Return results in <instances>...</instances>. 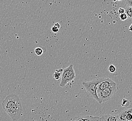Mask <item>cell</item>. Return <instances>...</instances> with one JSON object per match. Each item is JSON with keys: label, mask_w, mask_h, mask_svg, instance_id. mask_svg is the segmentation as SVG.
I'll list each match as a JSON object with an SVG mask.
<instances>
[{"label": "cell", "mask_w": 132, "mask_h": 121, "mask_svg": "<svg viewBox=\"0 0 132 121\" xmlns=\"http://www.w3.org/2000/svg\"><path fill=\"white\" fill-rule=\"evenodd\" d=\"M3 108L13 121H16L23 114V107L20 99L15 94L7 96L3 100Z\"/></svg>", "instance_id": "obj_1"}, {"label": "cell", "mask_w": 132, "mask_h": 121, "mask_svg": "<svg viewBox=\"0 0 132 121\" xmlns=\"http://www.w3.org/2000/svg\"><path fill=\"white\" fill-rule=\"evenodd\" d=\"M106 79V77L97 78L92 80V81L82 82V83L89 96L95 99L100 104L102 103L97 94V87L99 83H101L103 81H104Z\"/></svg>", "instance_id": "obj_2"}, {"label": "cell", "mask_w": 132, "mask_h": 121, "mask_svg": "<svg viewBox=\"0 0 132 121\" xmlns=\"http://www.w3.org/2000/svg\"><path fill=\"white\" fill-rule=\"evenodd\" d=\"M73 67V65L71 64L64 69L61 76V83L60 84V86L61 87H65L69 83L73 81L76 77V74Z\"/></svg>", "instance_id": "obj_3"}, {"label": "cell", "mask_w": 132, "mask_h": 121, "mask_svg": "<svg viewBox=\"0 0 132 121\" xmlns=\"http://www.w3.org/2000/svg\"><path fill=\"white\" fill-rule=\"evenodd\" d=\"M117 90L116 85L106 88L98 92L97 94L102 103L106 102L112 98Z\"/></svg>", "instance_id": "obj_4"}, {"label": "cell", "mask_w": 132, "mask_h": 121, "mask_svg": "<svg viewBox=\"0 0 132 121\" xmlns=\"http://www.w3.org/2000/svg\"><path fill=\"white\" fill-rule=\"evenodd\" d=\"M115 85H116V83L114 81L109 78H106L104 81H103L98 85L97 87V93L101 91Z\"/></svg>", "instance_id": "obj_5"}, {"label": "cell", "mask_w": 132, "mask_h": 121, "mask_svg": "<svg viewBox=\"0 0 132 121\" xmlns=\"http://www.w3.org/2000/svg\"><path fill=\"white\" fill-rule=\"evenodd\" d=\"M128 114H132V108L125 110L118 115L119 121H127L126 119V116Z\"/></svg>", "instance_id": "obj_6"}, {"label": "cell", "mask_w": 132, "mask_h": 121, "mask_svg": "<svg viewBox=\"0 0 132 121\" xmlns=\"http://www.w3.org/2000/svg\"><path fill=\"white\" fill-rule=\"evenodd\" d=\"M104 121H119L118 115H106L100 116Z\"/></svg>", "instance_id": "obj_7"}, {"label": "cell", "mask_w": 132, "mask_h": 121, "mask_svg": "<svg viewBox=\"0 0 132 121\" xmlns=\"http://www.w3.org/2000/svg\"><path fill=\"white\" fill-rule=\"evenodd\" d=\"M63 69H60L59 70H56L55 71V72L53 75V76L54 78L56 80H59L60 78H61L62 76V74L63 72Z\"/></svg>", "instance_id": "obj_8"}, {"label": "cell", "mask_w": 132, "mask_h": 121, "mask_svg": "<svg viewBox=\"0 0 132 121\" xmlns=\"http://www.w3.org/2000/svg\"><path fill=\"white\" fill-rule=\"evenodd\" d=\"M43 49L41 47H36L35 48V53L37 56H41L43 54Z\"/></svg>", "instance_id": "obj_9"}, {"label": "cell", "mask_w": 132, "mask_h": 121, "mask_svg": "<svg viewBox=\"0 0 132 121\" xmlns=\"http://www.w3.org/2000/svg\"><path fill=\"white\" fill-rule=\"evenodd\" d=\"M125 13L127 16L132 19V8H127L125 9Z\"/></svg>", "instance_id": "obj_10"}, {"label": "cell", "mask_w": 132, "mask_h": 121, "mask_svg": "<svg viewBox=\"0 0 132 121\" xmlns=\"http://www.w3.org/2000/svg\"><path fill=\"white\" fill-rule=\"evenodd\" d=\"M130 102L129 101H128L126 99H123L122 100V104H121V105L123 107H127L128 106H129Z\"/></svg>", "instance_id": "obj_11"}, {"label": "cell", "mask_w": 132, "mask_h": 121, "mask_svg": "<svg viewBox=\"0 0 132 121\" xmlns=\"http://www.w3.org/2000/svg\"><path fill=\"white\" fill-rule=\"evenodd\" d=\"M108 70H109V71L111 73H114L115 72H116V67H115L112 64H111L109 66V68H108Z\"/></svg>", "instance_id": "obj_12"}, {"label": "cell", "mask_w": 132, "mask_h": 121, "mask_svg": "<svg viewBox=\"0 0 132 121\" xmlns=\"http://www.w3.org/2000/svg\"><path fill=\"white\" fill-rule=\"evenodd\" d=\"M127 14L126 13H124L123 14H121L119 15V18L120 19V20L121 21H125L126 20H127Z\"/></svg>", "instance_id": "obj_13"}, {"label": "cell", "mask_w": 132, "mask_h": 121, "mask_svg": "<svg viewBox=\"0 0 132 121\" xmlns=\"http://www.w3.org/2000/svg\"><path fill=\"white\" fill-rule=\"evenodd\" d=\"M84 121H92V116H82Z\"/></svg>", "instance_id": "obj_14"}, {"label": "cell", "mask_w": 132, "mask_h": 121, "mask_svg": "<svg viewBox=\"0 0 132 121\" xmlns=\"http://www.w3.org/2000/svg\"><path fill=\"white\" fill-rule=\"evenodd\" d=\"M126 4L127 6V8H132V0L126 1Z\"/></svg>", "instance_id": "obj_15"}, {"label": "cell", "mask_w": 132, "mask_h": 121, "mask_svg": "<svg viewBox=\"0 0 132 121\" xmlns=\"http://www.w3.org/2000/svg\"><path fill=\"white\" fill-rule=\"evenodd\" d=\"M118 12L120 15L123 14L124 13H125V9L124 8H119L118 10Z\"/></svg>", "instance_id": "obj_16"}, {"label": "cell", "mask_w": 132, "mask_h": 121, "mask_svg": "<svg viewBox=\"0 0 132 121\" xmlns=\"http://www.w3.org/2000/svg\"><path fill=\"white\" fill-rule=\"evenodd\" d=\"M52 30L54 33H57L59 31V29L58 28H57L56 27L53 26V27L52 28Z\"/></svg>", "instance_id": "obj_17"}, {"label": "cell", "mask_w": 132, "mask_h": 121, "mask_svg": "<svg viewBox=\"0 0 132 121\" xmlns=\"http://www.w3.org/2000/svg\"><path fill=\"white\" fill-rule=\"evenodd\" d=\"M126 119L127 121H130L132 120V114H128L126 116Z\"/></svg>", "instance_id": "obj_18"}, {"label": "cell", "mask_w": 132, "mask_h": 121, "mask_svg": "<svg viewBox=\"0 0 132 121\" xmlns=\"http://www.w3.org/2000/svg\"><path fill=\"white\" fill-rule=\"evenodd\" d=\"M100 117L98 116H92V121H99Z\"/></svg>", "instance_id": "obj_19"}, {"label": "cell", "mask_w": 132, "mask_h": 121, "mask_svg": "<svg viewBox=\"0 0 132 121\" xmlns=\"http://www.w3.org/2000/svg\"><path fill=\"white\" fill-rule=\"evenodd\" d=\"M54 26H55V27H56L57 28H58L59 29H60L61 26H60V24L59 23H56L54 24Z\"/></svg>", "instance_id": "obj_20"}, {"label": "cell", "mask_w": 132, "mask_h": 121, "mask_svg": "<svg viewBox=\"0 0 132 121\" xmlns=\"http://www.w3.org/2000/svg\"><path fill=\"white\" fill-rule=\"evenodd\" d=\"M129 29L130 31H132V24L130 25V26L129 28Z\"/></svg>", "instance_id": "obj_21"}, {"label": "cell", "mask_w": 132, "mask_h": 121, "mask_svg": "<svg viewBox=\"0 0 132 121\" xmlns=\"http://www.w3.org/2000/svg\"><path fill=\"white\" fill-rule=\"evenodd\" d=\"M99 121H104V120H103L101 118V117L100 116V120H99Z\"/></svg>", "instance_id": "obj_22"}, {"label": "cell", "mask_w": 132, "mask_h": 121, "mask_svg": "<svg viewBox=\"0 0 132 121\" xmlns=\"http://www.w3.org/2000/svg\"><path fill=\"white\" fill-rule=\"evenodd\" d=\"M132 121V120H130V121Z\"/></svg>", "instance_id": "obj_23"}]
</instances>
